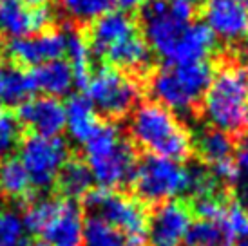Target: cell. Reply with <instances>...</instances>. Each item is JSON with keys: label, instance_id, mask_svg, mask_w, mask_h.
<instances>
[{"label": "cell", "instance_id": "cell-38", "mask_svg": "<svg viewBox=\"0 0 248 246\" xmlns=\"http://www.w3.org/2000/svg\"><path fill=\"white\" fill-rule=\"evenodd\" d=\"M18 2L26 4V6H29V7H38V6H46L47 0H18Z\"/></svg>", "mask_w": 248, "mask_h": 246}, {"label": "cell", "instance_id": "cell-7", "mask_svg": "<svg viewBox=\"0 0 248 246\" xmlns=\"http://www.w3.org/2000/svg\"><path fill=\"white\" fill-rule=\"evenodd\" d=\"M131 184L140 201L159 205L188 194V167L176 159L149 154L136 165Z\"/></svg>", "mask_w": 248, "mask_h": 246}, {"label": "cell", "instance_id": "cell-24", "mask_svg": "<svg viewBox=\"0 0 248 246\" xmlns=\"http://www.w3.org/2000/svg\"><path fill=\"white\" fill-rule=\"evenodd\" d=\"M194 147L198 149L200 156L207 163H217L221 159L232 157L234 154V139L225 130H219L216 127L201 129L196 136Z\"/></svg>", "mask_w": 248, "mask_h": 246}, {"label": "cell", "instance_id": "cell-1", "mask_svg": "<svg viewBox=\"0 0 248 246\" xmlns=\"http://www.w3.org/2000/svg\"><path fill=\"white\" fill-rule=\"evenodd\" d=\"M132 141L154 156L183 161L192 154L194 139L172 110L158 102H143L131 110Z\"/></svg>", "mask_w": 248, "mask_h": 246}, {"label": "cell", "instance_id": "cell-21", "mask_svg": "<svg viewBox=\"0 0 248 246\" xmlns=\"http://www.w3.org/2000/svg\"><path fill=\"white\" fill-rule=\"evenodd\" d=\"M56 184L67 199L83 198L93 188L94 179L83 159H67L56 178Z\"/></svg>", "mask_w": 248, "mask_h": 246}, {"label": "cell", "instance_id": "cell-27", "mask_svg": "<svg viewBox=\"0 0 248 246\" xmlns=\"http://www.w3.org/2000/svg\"><path fill=\"white\" fill-rule=\"evenodd\" d=\"M227 235L228 245H237L243 241H248V206L232 201L225 205V210L217 221Z\"/></svg>", "mask_w": 248, "mask_h": 246}, {"label": "cell", "instance_id": "cell-4", "mask_svg": "<svg viewBox=\"0 0 248 246\" xmlns=\"http://www.w3.org/2000/svg\"><path fill=\"white\" fill-rule=\"evenodd\" d=\"M212 67L207 62L169 63L151 76L152 98L172 112L188 114L201 103L212 80Z\"/></svg>", "mask_w": 248, "mask_h": 246}, {"label": "cell", "instance_id": "cell-3", "mask_svg": "<svg viewBox=\"0 0 248 246\" xmlns=\"http://www.w3.org/2000/svg\"><path fill=\"white\" fill-rule=\"evenodd\" d=\"M203 114L210 127L241 134L248 127V65L230 63L210 80L203 96Z\"/></svg>", "mask_w": 248, "mask_h": 246}, {"label": "cell", "instance_id": "cell-41", "mask_svg": "<svg viewBox=\"0 0 248 246\" xmlns=\"http://www.w3.org/2000/svg\"><path fill=\"white\" fill-rule=\"evenodd\" d=\"M237 246H248V241H243V243H237Z\"/></svg>", "mask_w": 248, "mask_h": 246}, {"label": "cell", "instance_id": "cell-26", "mask_svg": "<svg viewBox=\"0 0 248 246\" xmlns=\"http://www.w3.org/2000/svg\"><path fill=\"white\" fill-rule=\"evenodd\" d=\"M82 246H132L124 233L98 215L85 219Z\"/></svg>", "mask_w": 248, "mask_h": 246}, {"label": "cell", "instance_id": "cell-8", "mask_svg": "<svg viewBox=\"0 0 248 246\" xmlns=\"http://www.w3.org/2000/svg\"><path fill=\"white\" fill-rule=\"evenodd\" d=\"M18 159L28 172L31 184L38 190L51 188L69 159V147L60 136L31 134L20 145Z\"/></svg>", "mask_w": 248, "mask_h": 246}, {"label": "cell", "instance_id": "cell-17", "mask_svg": "<svg viewBox=\"0 0 248 246\" xmlns=\"http://www.w3.org/2000/svg\"><path fill=\"white\" fill-rule=\"evenodd\" d=\"M31 78H33L36 91L44 92L46 96H53V98L67 96L76 85L73 67L63 58H56V60L46 62L42 65L33 67Z\"/></svg>", "mask_w": 248, "mask_h": 246}, {"label": "cell", "instance_id": "cell-33", "mask_svg": "<svg viewBox=\"0 0 248 246\" xmlns=\"http://www.w3.org/2000/svg\"><path fill=\"white\" fill-rule=\"evenodd\" d=\"M225 199L219 194L212 196H203V198L194 199V212L200 215V219H210V221H219L221 214L225 210Z\"/></svg>", "mask_w": 248, "mask_h": 246}, {"label": "cell", "instance_id": "cell-10", "mask_svg": "<svg viewBox=\"0 0 248 246\" xmlns=\"http://www.w3.org/2000/svg\"><path fill=\"white\" fill-rule=\"evenodd\" d=\"M190 225L192 210L186 203L179 199L159 203L149 215L147 243L151 246H183Z\"/></svg>", "mask_w": 248, "mask_h": 246}, {"label": "cell", "instance_id": "cell-6", "mask_svg": "<svg viewBox=\"0 0 248 246\" xmlns=\"http://www.w3.org/2000/svg\"><path fill=\"white\" fill-rule=\"evenodd\" d=\"M85 87V98L98 114L105 118H124L129 114L140 100V83L127 71L118 67H104L91 73Z\"/></svg>", "mask_w": 248, "mask_h": 246}, {"label": "cell", "instance_id": "cell-29", "mask_svg": "<svg viewBox=\"0 0 248 246\" xmlns=\"http://www.w3.org/2000/svg\"><path fill=\"white\" fill-rule=\"evenodd\" d=\"M62 11L75 22H93L110 11L114 0H60Z\"/></svg>", "mask_w": 248, "mask_h": 246}, {"label": "cell", "instance_id": "cell-32", "mask_svg": "<svg viewBox=\"0 0 248 246\" xmlns=\"http://www.w3.org/2000/svg\"><path fill=\"white\" fill-rule=\"evenodd\" d=\"M20 139L18 120L9 110L0 107V159L7 157L16 149Z\"/></svg>", "mask_w": 248, "mask_h": 246}, {"label": "cell", "instance_id": "cell-39", "mask_svg": "<svg viewBox=\"0 0 248 246\" xmlns=\"http://www.w3.org/2000/svg\"><path fill=\"white\" fill-rule=\"evenodd\" d=\"M26 246H49L46 241H35V243H28Z\"/></svg>", "mask_w": 248, "mask_h": 246}, {"label": "cell", "instance_id": "cell-15", "mask_svg": "<svg viewBox=\"0 0 248 246\" xmlns=\"http://www.w3.org/2000/svg\"><path fill=\"white\" fill-rule=\"evenodd\" d=\"M18 122L40 136H60L65 129V107L60 98H28L18 105Z\"/></svg>", "mask_w": 248, "mask_h": 246}, {"label": "cell", "instance_id": "cell-35", "mask_svg": "<svg viewBox=\"0 0 248 246\" xmlns=\"http://www.w3.org/2000/svg\"><path fill=\"white\" fill-rule=\"evenodd\" d=\"M235 163H237V169H239V178H237L235 186L239 190L243 205L248 206V147L239 151V154L235 157Z\"/></svg>", "mask_w": 248, "mask_h": 246}, {"label": "cell", "instance_id": "cell-30", "mask_svg": "<svg viewBox=\"0 0 248 246\" xmlns=\"http://www.w3.org/2000/svg\"><path fill=\"white\" fill-rule=\"evenodd\" d=\"M29 232L16 210H0V246H26Z\"/></svg>", "mask_w": 248, "mask_h": 246}, {"label": "cell", "instance_id": "cell-40", "mask_svg": "<svg viewBox=\"0 0 248 246\" xmlns=\"http://www.w3.org/2000/svg\"><path fill=\"white\" fill-rule=\"evenodd\" d=\"M239 2H241L243 6H245V7H247V9H248V0H239Z\"/></svg>", "mask_w": 248, "mask_h": 246}, {"label": "cell", "instance_id": "cell-22", "mask_svg": "<svg viewBox=\"0 0 248 246\" xmlns=\"http://www.w3.org/2000/svg\"><path fill=\"white\" fill-rule=\"evenodd\" d=\"M35 92L36 89L31 73H24L20 69L0 63V102L20 105Z\"/></svg>", "mask_w": 248, "mask_h": 246}, {"label": "cell", "instance_id": "cell-18", "mask_svg": "<svg viewBox=\"0 0 248 246\" xmlns=\"http://www.w3.org/2000/svg\"><path fill=\"white\" fill-rule=\"evenodd\" d=\"M216 47V36L205 24L190 22L181 36V42L176 47L170 63H188V62H203Z\"/></svg>", "mask_w": 248, "mask_h": 246}, {"label": "cell", "instance_id": "cell-16", "mask_svg": "<svg viewBox=\"0 0 248 246\" xmlns=\"http://www.w3.org/2000/svg\"><path fill=\"white\" fill-rule=\"evenodd\" d=\"M134 34H138L136 22L127 11H107L96 20H93L89 31V46L91 51H94L98 56L104 58L107 51L116 47L118 44L125 42Z\"/></svg>", "mask_w": 248, "mask_h": 246}, {"label": "cell", "instance_id": "cell-14", "mask_svg": "<svg viewBox=\"0 0 248 246\" xmlns=\"http://www.w3.org/2000/svg\"><path fill=\"white\" fill-rule=\"evenodd\" d=\"M83 226L82 208L75 199H56L55 212L40 235L49 246H82Z\"/></svg>", "mask_w": 248, "mask_h": 246}, {"label": "cell", "instance_id": "cell-2", "mask_svg": "<svg viewBox=\"0 0 248 246\" xmlns=\"http://www.w3.org/2000/svg\"><path fill=\"white\" fill-rule=\"evenodd\" d=\"M83 147L85 163L98 186L116 190L132 183L138 157L118 125L110 122L100 123Z\"/></svg>", "mask_w": 248, "mask_h": 246}, {"label": "cell", "instance_id": "cell-23", "mask_svg": "<svg viewBox=\"0 0 248 246\" xmlns=\"http://www.w3.org/2000/svg\"><path fill=\"white\" fill-rule=\"evenodd\" d=\"M31 179L18 157H4L0 161V194L9 199H28L31 196Z\"/></svg>", "mask_w": 248, "mask_h": 246}, {"label": "cell", "instance_id": "cell-28", "mask_svg": "<svg viewBox=\"0 0 248 246\" xmlns=\"http://www.w3.org/2000/svg\"><path fill=\"white\" fill-rule=\"evenodd\" d=\"M183 246H230L227 235L217 221L200 219L192 221Z\"/></svg>", "mask_w": 248, "mask_h": 246}, {"label": "cell", "instance_id": "cell-20", "mask_svg": "<svg viewBox=\"0 0 248 246\" xmlns=\"http://www.w3.org/2000/svg\"><path fill=\"white\" fill-rule=\"evenodd\" d=\"M104 58L124 71H145L151 65L152 51L147 46L145 38H141L140 34H134L122 44H118L116 47L107 51Z\"/></svg>", "mask_w": 248, "mask_h": 246}, {"label": "cell", "instance_id": "cell-19", "mask_svg": "<svg viewBox=\"0 0 248 246\" xmlns=\"http://www.w3.org/2000/svg\"><path fill=\"white\" fill-rule=\"evenodd\" d=\"M65 107V130L76 143H85L100 125L98 112L85 96H71Z\"/></svg>", "mask_w": 248, "mask_h": 246}, {"label": "cell", "instance_id": "cell-9", "mask_svg": "<svg viewBox=\"0 0 248 246\" xmlns=\"http://www.w3.org/2000/svg\"><path fill=\"white\" fill-rule=\"evenodd\" d=\"M190 22L181 20L170 9L169 0H147L141 7V26L147 46L159 58L172 62L176 47Z\"/></svg>", "mask_w": 248, "mask_h": 246}, {"label": "cell", "instance_id": "cell-5", "mask_svg": "<svg viewBox=\"0 0 248 246\" xmlns=\"http://www.w3.org/2000/svg\"><path fill=\"white\" fill-rule=\"evenodd\" d=\"M83 203L93 215H98L124 233L132 246L147 245L149 214L140 199L96 186L83 196Z\"/></svg>", "mask_w": 248, "mask_h": 246}, {"label": "cell", "instance_id": "cell-11", "mask_svg": "<svg viewBox=\"0 0 248 246\" xmlns=\"http://www.w3.org/2000/svg\"><path fill=\"white\" fill-rule=\"evenodd\" d=\"M11 62L26 67H36L65 55V31H40L20 38H11L4 46Z\"/></svg>", "mask_w": 248, "mask_h": 246}, {"label": "cell", "instance_id": "cell-37", "mask_svg": "<svg viewBox=\"0 0 248 246\" xmlns=\"http://www.w3.org/2000/svg\"><path fill=\"white\" fill-rule=\"evenodd\" d=\"M239 53H241L243 60L248 63V36L241 40V47H239Z\"/></svg>", "mask_w": 248, "mask_h": 246}, {"label": "cell", "instance_id": "cell-25", "mask_svg": "<svg viewBox=\"0 0 248 246\" xmlns=\"http://www.w3.org/2000/svg\"><path fill=\"white\" fill-rule=\"evenodd\" d=\"M65 55L69 56L76 85H83L91 75V46L75 29L65 31Z\"/></svg>", "mask_w": 248, "mask_h": 246}, {"label": "cell", "instance_id": "cell-36", "mask_svg": "<svg viewBox=\"0 0 248 246\" xmlns=\"http://www.w3.org/2000/svg\"><path fill=\"white\" fill-rule=\"evenodd\" d=\"M114 4H118L122 11H136L147 4V0H114Z\"/></svg>", "mask_w": 248, "mask_h": 246}, {"label": "cell", "instance_id": "cell-12", "mask_svg": "<svg viewBox=\"0 0 248 246\" xmlns=\"http://www.w3.org/2000/svg\"><path fill=\"white\" fill-rule=\"evenodd\" d=\"M205 26L225 42H241L248 36V9L239 0H205Z\"/></svg>", "mask_w": 248, "mask_h": 246}, {"label": "cell", "instance_id": "cell-34", "mask_svg": "<svg viewBox=\"0 0 248 246\" xmlns=\"http://www.w3.org/2000/svg\"><path fill=\"white\" fill-rule=\"evenodd\" d=\"M210 172H212L214 179L223 184H235L237 178H239V169H237L234 157H227V159H221L217 163H212Z\"/></svg>", "mask_w": 248, "mask_h": 246}, {"label": "cell", "instance_id": "cell-13", "mask_svg": "<svg viewBox=\"0 0 248 246\" xmlns=\"http://www.w3.org/2000/svg\"><path fill=\"white\" fill-rule=\"evenodd\" d=\"M53 13L47 6L29 7L18 0H0V34L20 38L49 28Z\"/></svg>", "mask_w": 248, "mask_h": 246}, {"label": "cell", "instance_id": "cell-42", "mask_svg": "<svg viewBox=\"0 0 248 246\" xmlns=\"http://www.w3.org/2000/svg\"><path fill=\"white\" fill-rule=\"evenodd\" d=\"M247 141H248V127H247Z\"/></svg>", "mask_w": 248, "mask_h": 246}, {"label": "cell", "instance_id": "cell-31", "mask_svg": "<svg viewBox=\"0 0 248 246\" xmlns=\"http://www.w3.org/2000/svg\"><path fill=\"white\" fill-rule=\"evenodd\" d=\"M55 206H56V199H51V198L31 201V205L22 214V219H24V225L28 228V232L42 233V230L47 225L49 217L55 212Z\"/></svg>", "mask_w": 248, "mask_h": 246}]
</instances>
